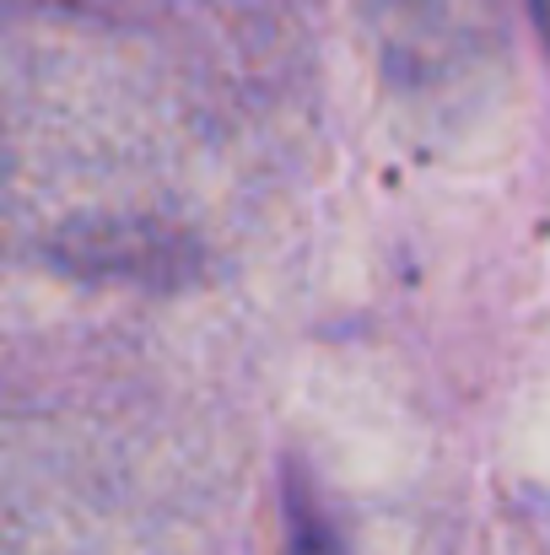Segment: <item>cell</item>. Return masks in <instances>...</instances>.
<instances>
[{
    "label": "cell",
    "mask_w": 550,
    "mask_h": 555,
    "mask_svg": "<svg viewBox=\"0 0 550 555\" xmlns=\"http://www.w3.org/2000/svg\"><path fill=\"white\" fill-rule=\"evenodd\" d=\"M292 555H341V545L324 540V534H297V551Z\"/></svg>",
    "instance_id": "obj_1"
}]
</instances>
